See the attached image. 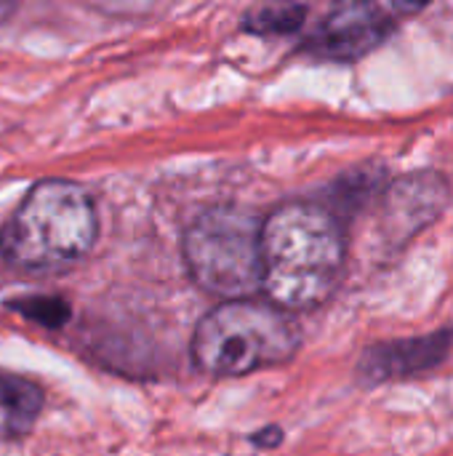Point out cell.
I'll return each instance as SVG.
<instances>
[{"label": "cell", "instance_id": "obj_1", "mask_svg": "<svg viewBox=\"0 0 453 456\" xmlns=\"http://www.w3.org/2000/svg\"><path fill=\"white\" fill-rule=\"evenodd\" d=\"M262 291L286 313L320 307L344 273V232L318 203H286L262 222Z\"/></svg>", "mask_w": 453, "mask_h": 456}, {"label": "cell", "instance_id": "obj_2", "mask_svg": "<svg viewBox=\"0 0 453 456\" xmlns=\"http://www.w3.org/2000/svg\"><path fill=\"white\" fill-rule=\"evenodd\" d=\"M99 219L91 195L64 179L29 190L0 232L5 262L27 273H53L80 262L96 240Z\"/></svg>", "mask_w": 453, "mask_h": 456}, {"label": "cell", "instance_id": "obj_3", "mask_svg": "<svg viewBox=\"0 0 453 456\" xmlns=\"http://www.w3.org/2000/svg\"><path fill=\"white\" fill-rule=\"evenodd\" d=\"M299 342L291 313L256 299L222 302L198 323L192 361L208 377H243L291 361Z\"/></svg>", "mask_w": 453, "mask_h": 456}, {"label": "cell", "instance_id": "obj_4", "mask_svg": "<svg viewBox=\"0 0 453 456\" xmlns=\"http://www.w3.org/2000/svg\"><path fill=\"white\" fill-rule=\"evenodd\" d=\"M262 222L235 206L200 214L184 235V262L192 281L224 302L262 291Z\"/></svg>", "mask_w": 453, "mask_h": 456}, {"label": "cell", "instance_id": "obj_5", "mask_svg": "<svg viewBox=\"0 0 453 456\" xmlns=\"http://www.w3.org/2000/svg\"><path fill=\"white\" fill-rule=\"evenodd\" d=\"M419 5L403 3H347L336 5L318 29L307 37L304 48L320 59L352 61L379 48L400 24L406 13H417Z\"/></svg>", "mask_w": 453, "mask_h": 456}, {"label": "cell", "instance_id": "obj_6", "mask_svg": "<svg viewBox=\"0 0 453 456\" xmlns=\"http://www.w3.org/2000/svg\"><path fill=\"white\" fill-rule=\"evenodd\" d=\"M451 345L453 334H435L427 339H403V342L374 345L360 358L358 377L366 385H376V382L425 374L427 369H435L449 355Z\"/></svg>", "mask_w": 453, "mask_h": 456}, {"label": "cell", "instance_id": "obj_7", "mask_svg": "<svg viewBox=\"0 0 453 456\" xmlns=\"http://www.w3.org/2000/svg\"><path fill=\"white\" fill-rule=\"evenodd\" d=\"M0 409L8 414L11 430H27L43 409V390L29 379L0 369Z\"/></svg>", "mask_w": 453, "mask_h": 456}, {"label": "cell", "instance_id": "obj_8", "mask_svg": "<svg viewBox=\"0 0 453 456\" xmlns=\"http://www.w3.org/2000/svg\"><path fill=\"white\" fill-rule=\"evenodd\" d=\"M307 8L304 5H264L254 8L246 16V29L262 32V35H286L294 32L304 21Z\"/></svg>", "mask_w": 453, "mask_h": 456}, {"label": "cell", "instance_id": "obj_9", "mask_svg": "<svg viewBox=\"0 0 453 456\" xmlns=\"http://www.w3.org/2000/svg\"><path fill=\"white\" fill-rule=\"evenodd\" d=\"M16 315L40 323L45 329H59L69 321V305L59 297H24L8 305Z\"/></svg>", "mask_w": 453, "mask_h": 456}, {"label": "cell", "instance_id": "obj_10", "mask_svg": "<svg viewBox=\"0 0 453 456\" xmlns=\"http://www.w3.org/2000/svg\"><path fill=\"white\" fill-rule=\"evenodd\" d=\"M283 436H280V430H275V428H270L267 433H262V436H256L254 441L259 444V446H264V449H270V446H275L278 441H280Z\"/></svg>", "mask_w": 453, "mask_h": 456}]
</instances>
